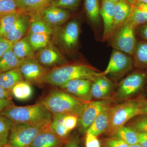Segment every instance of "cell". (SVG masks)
<instances>
[{
    "label": "cell",
    "instance_id": "obj_1",
    "mask_svg": "<svg viewBox=\"0 0 147 147\" xmlns=\"http://www.w3.org/2000/svg\"><path fill=\"white\" fill-rule=\"evenodd\" d=\"M103 75L90 66L74 64L58 67L49 70L41 80V84H47L60 87L71 80L85 79L94 82Z\"/></svg>",
    "mask_w": 147,
    "mask_h": 147
},
{
    "label": "cell",
    "instance_id": "obj_2",
    "mask_svg": "<svg viewBox=\"0 0 147 147\" xmlns=\"http://www.w3.org/2000/svg\"><path fill=\"white\" fill-rule=\"evenodd\" d=\"M13 123H25L34 125L49 126L53 115L41 103L26 106L14 105L6 108L0 114Z\"/></svg>",
    "mask_w": 147,
    "mask_h": 147
},
{
    "label": "cell",
    "instance_id": "obj_3",
    "mask_svg": "<svg viewBox=\"0 0 147 147\" xmlns=\"http://www.w3.org/2000/svg\"><path fill=\"white\" fill-rule=\"evenodd\" d=\"M39 103L53 115H80L87 102L63 90L51 91Z\"/></svg>",
    "mask_w": 147,
    "mask_h": 147
},
{
    "label": "cell",
    "instance_id": "obj_4",
    "mask_svg": "<svg viewBox=\"0 0 147 147\" xmlns=\"http://www.w3.org/2000/svg\"><path fill=\"white\" fill-rule=\"evenodd\" d=\"M142 100H130L112 108L110 125L107 131L111 136L119 127L123 126L134 117L141 115Z\"/></svg>",
    "mask_w": 147,
    "mask_h": 147
},
{
    "label": "cell",
    "instance_id": "obj_5",
    "mask_svg": "<svg viewBox=\"0 0 147 147\" xmlns=\"http://www.w3.org/2000/svg\"><path fill=\"white\" fill-rule=\"evenodd\" d=\"M49 126L13 123L9 132L8 144L11 147H29L35 137Z\"/></svg>",
    "mask_w": 147,
    "mask_h": 147
},
{
    "label": "cell",
    "instance_id": "obj_6",
    "mask_svg": "<svg viewBox=\"0 0 147 147\" xmlns=\"http://www.w3.org/2000/svg\"><path fill=\"white\" fill-rule=\"evenodd\" d=\"M135 28L126 21L110 38L114 49L119 50L129 55H134L137 44Z\"/></svg>",
    "mask_w": 147,
    "mask_h": 147
},
{
    "label": "cell",
    "instance_id": "obj_7",
    "mask_svg": "<svg viewBox=\"0 0 147 147\" xmlns=\"http://www.w3.org/2000/svg\"><path fill=\"white\" fill-rule=\"evenodd\" d=\"M134 64L130 55L114 49L108 66L102 73L105 76L120 78L132 69Z\"/></svg>",
    "mask_w": 147,
    "mask_h": 147
},
{
    "label": "cell",
    "instance_id": "obj_8",
    "mask_svg": "<svg viewBox=\"0 0 147 147\" xmlns=\"http://www.w3.org/2000/svg\"><path fill=\"white\" fill-rule=\"evenodd\" d=\"M146 79V74L141 72H134L127 76L120 83L114 99L119 101L127 100L141 90Z\"/></svg>",
    "mask_w": 147,
    "mask_h": 147
},
{
    "label": "cell",
    "instance_id": "obj_9",
    "mask_svg": "<svg viewBox=\"0 0 147 147\" xmlns=\"http://www.w3.org/2000/svg\"><path fill=\"white\" fill-rule=\"evenodd\" d=\"M113 100L110 98L87 102L79 117L78 124L81 132L87 130L95 119L103 110L110 107Z\"/></svg>",
    "mask_w": 147,
    "mask_h": 147
},
{
    "label": "cell",
    "instance_id": "obj_10",
    "mask_svg": "<svg viewBox=\"0 0 147 147\" xmlns=\"http://www.w3.org/2000/svg\"><path fill=\"white\" fill-rule=\"evenodd\" d=\"M93 82L85 79H77L69 81L59 88L62 90L86 102L92 98L91 88Z\"/></svg>",
    "mask_w": 147,
    "mask_h": 147
},
{
    "label": "cell",
    "instance_id": "obj_11",
    "mask_svg": "<svg viewBox=\"0 0 147 147\" xmlns=\"http://www.w3.org/2000/svg\"><path fill=\"white\" fill-rule=\"evenodd\" d=\"M19 68L26 82L35 84H41L42 78L49 71L35 58L23 61Z\"/></svg>",
    "mask_w": 147,
    "mask_h": 147
},
{
    "label": "cell",
    "instance_id": "obj_12",
    "mask_svg": "<svg viewBox=\"0 0 147 147\" xmlns=\"http://www.w3.org/2000/svg\"><path fill=\"white\" fill-rule=\"evenodd\" d=\"M80 26L78 21L73 20L67 23L59 35L61 45L68 51L74 50L79 42Z\"/></svg>",
    "mask_w": 147,
    "mask_h": 147
},
{
    "label": "cell",
    "instance_id": "obj_13",
    "mask_svg": "<svg viewBox=\"0 0 147 147\" xmlns=\"http://www.w3.org/2000/svg\"><path fill=\"white\" fill-rule=\"evenodd\" d=\"M36 13H38L43 21L52 28L62 25L71 16L69 10L52 6H48Z\"/></svg>",
    "mask_w": 147,
    "mask_h": 147
},
{
    "label": "cell",
    "instance_id": "obj_14",
    "mask_svg": "<svg viewBox=\"0 0 147 147\" xmlns=\"http://www.w3.org/2000/svg\"><path fill=\"white\" fill-rule=\"evenodd\" d=\"M115 3L108 0H102L100 14L103 21V41L109 39L113 33L114 23Z\"/></svg>",
    "mask_w": 147,
    "mask_h": 147
},
{
    "label": "cell",
    "instance_id": "obj_15",
    "mask_svg": "<svg viewBox=\"0 0 147 147\" xmlns=\"http://www.w3.org/2000/svg\"><path fill=\"white\" fill-rule=\"evenodd\" d=\"M38 61L44 67H50L62 62L64 58L59 50L51 43L35 55Z\"/></svg>",
    "mask_w": 147,
    "mask_h": 147
},
{
    "label": "cell",
    "instance_id": "obj_16",
    "mask_svg": "<svg viewBox=\"0 0 147 147\" xmlns=\"http://www.w3.org/2000/svg\"><path fill=\"white\" fill-rule=\"evenodd\" d=\"M30 14L21 13L5 37L12 44L23 38L28 30Z\"/></svg>",
    "mask_w": 147,
    "mask_h": 147
},
{
    "label": "cell",
    "instance_id": "obj_17",
    "mask_svg": "<svg viewBox=\"0 0 147 147\" xmlns=\"http://www.w3.org/2000/svg\"><path fill=\"white\" fill-rule=\"evenodd\" d=\"M113 107L110 106L102 111L95 119L86 132L96 137L107 132L110 125Z\"/></svg>",
    "mask_w": 147,
    "mask_h": 147
},
{
    "label": "cell",
    "instance_id": "obj_18",
    "mask_svg": "<svg viewBox=\"0 0 147 147\" xmlns=\"http://www.w3.org/2000/svg\"><path fill=\"white\" fill-rule=\"evenodd\" d=\"M67 141L57 137L49 128L40 133L29 147H62Z\"/></svg>",
    "mask_w": 147,
    "mask_h": 147
},
{
    "label": "cell",
    "instance_id": "obj_19",
    "mask_svg": "<svg viewBox=\"0 0 147 147\" xmlns=\"http://www.w3.org/2000/svg\"><path fill=\"white\" fill-rule=\"evenodd\" d=\"M113 84L105 75H102L94 82L91 88L92 97L103 100L109 97L113 91Z\"/></svg>",
    "mask_w": 147,
    "mask_h": 147
},
{
    "label": "cell",
    "instance_id": "obj_20",
    "mask_svg": "<svg viewBox=\"0 0 147 147\" xmlns=\"http://www.w3.org/2000/svg\"><path fill=\"white\" fill-rule=\"evenodd\" d=\"M130 9L131 5L127 0H117L115 3L114 26L111 36L126 22Z\"/></svg>",
    "mask_w": 147,
    "mask_h": 147
},
{
    "label": "cell",
    "instance_id": "obj_21",
    "mask_svg": "<svg viewBox=\"0 0 147 147\" xmlns=\"http://www.w3.org/2000/svg\"><path fill=\"white\" fill-rule=\"evenodd\" d=\"M127 21L134 28L147 23V5L137 1L131 5L130 13Z\"/></svg>",
    "mask_w": 147,
    "mask_h": 147
},
{
    "label": "cell",
    "instance_id": "obj_22",
    "mask_svg": "<svg viewBox=\"0 0 147 147\" xmlns=\"http://www.w3.org/2000/svg\"><path fill=\"white\" fill-rule=\"evenodd\" d=\"M21 13H30L38 12L48 6L53 0H15Z\"/></svg>",
    "mask_w": 147,
    "mask_h": 147
},
{
    "label": "cell",
    "instance_id": "obj_23",
    "mask_svg": "<svg viewBox=\"0 0 147 147\" xmlns=\"http://www.w3.org/2000/svg\"><path fill=\"white\" fill-rule=\"evenodd\" d=\"M24 80L19 67L0 73V86L11 92L13 86L18 82Z\"/></svg>",
    "mask_w": 147,
    "mask_h": 147
},
{
    "label": "cell",
    "instance_id": "obj_24",
    "mask_svg": "<svg viewBox=\"0 0 147 147\" xmlns=\"http://www.w3.org/2000/svg\"><path fill=\"white\" fill-rule=\"evenodd\" d=\"M28 34L33 33L46 34L51 35L53 32L52 27L43 21L38 13H30Z\"/></svg>",
    "mask_w": 147,
    "mask_h": 147
},
{
    "label": "cell",
    "instance_id": "obj_25",
    "mask_svg": "<svg viewBox=\"0 0 147 147\" xmlns=\"http://www.w3.org/2000/svg\"><path fill=\"white\" fill-rule=\"evenodd\" d=\"M12 49L16 57L20 60L35 58L34 51L29 43L26 36L13 44Z\"/></svg>",
    "mask_w": 147,
    "mask_h": 147
},
{
    "label": "cell",
    "instance_id": "obj_26",
    "mask_svg": "<svg viewBox=\"0 0 147 147\" xmlns=\"http://www.w3.org/2000/svg\"><path fill=\"white\" fill-rule=\"evenodd\" d=\"M65 115H53V120L49 126V129L60 139L67 141L71 131L68 130L65 124Z\"/></svg>",
    "mask_w": 147,
    "mask_h": 147
},
{
    "label": "cell",
    "instance_id": "obj_27",
    "mask_svg": "<svg viewBox=\"0 0 147 147\" xmlns=\"http://www.w3.org/2000/svg\"><path fill=\"white\" fill-rule=\"evenodd\" d=\"M23 61L19 60L11 48L0 59V73L18 68Z\"/></svg>",
    "mask_w": 147,
    "mask_h": 147
},
{
    "label": "cell",
    "instance_id": "obj_28",
    "mask_svg": "<svg viewBox=\"0 0 147 147\" xmlns=\"http://www.w3.org/2000/svg\"><path fill=\"white\" fill-rule=\"evenodd\" d=\"M112 137L123 140L129 146L138 144L137 132L129 126H121L115 131Z\"/></svg>",
    "mask_w": 147,
    "mask_h": 147
},
{
    "label": "cell",
    "instance_id": "obj_29",
    "mask_svg": "<svg viewBox=\"0 0 147 147\" xmlns=\"http://www.w3.org/2000/svg\"><path fill=\"white\" fill-rule=\"evenodd\" d=\"M11 93L12 96L17 100H25L31 97L33 90L30 83L23 80L13 86Z\"/></svg>",
    "mask_w": 147,
    "mask_h": 147
},
{
    "label": "cell",
    "instance_id": "obj_30",
    "mask_svg": "<svg viewBox=\"0 0 147 147\" xmlns=\"http://www.w3.org/2000/svg\"><path fill=\"white\" fill-rule=\"evenodd\" d=\"M84 7L87 16L91 22L94 24H98L100 18L99 0H85Z\"/></svg>",
    "mask_w": 147,
    "mask_h": 147
},
{
    "label": "cell",
    "instance_id": "obj_31",
    "mask_svg": "<svg viewBox=\"0 0 147 147\" xmlns=\"http://www.w3.org/2000/svg\"><path fill=\"white\" fill-rule=\"evenodd\" d=\"M50 36L46 34H28L26 37L35 52L43 49L49 44Z\"/></svg>",
    "mask_w": 147,
    "mask_h": 147
},
{
    "label": "cell",
    "instance_id": "obj_32",
    "mask_svg": "<svg viewBox=\"0 0 147 147\" xmlns=\"http://www.w3.org/2000/svg\"><path fill=\"white\" fill-rule=\"evenodd\" d=\"M21 13H9L0 17V37L5 38Z\"/></svg>",
    "mask_w": 147,
    "mask_h": 147
},
{
    "label": "cell",
    "instance_id": "obj_33",
    "mask_svg": "<svg viewBox=\"0 0 147 147\" xmlns=\"http://www.w3.org/2000/svg\"><path fill=\"white\" fill-rule=\"evenodd\" d=\"M134 63L137 66L147 67V42H142L137 44L134 54Z\"/></svg>",
    "mask_w": 147,
    "mask_h": 147
},
{
    "label": "cell",
    "instance_id": "obj_34",
    "mask_svg": "<svg viewBox=\"0 0 147 147\" xmlns=\"http://www.w3.org/2000/svg\"><path fill=\"white\" fill-rule=\"evenodd\" d=\"M13 123L10 119L0 115V145L8 144L9 132Z\"/></svg>",
    "mask_w": 147,
    "mask_h": 147
},
{
    "label": "cell",
    "instance_id": "obj_35",
    "mask_svg": "<svg viewBox=\"0 0 147 147\" xmlns=\"http://www.w3.org/2000/svg\"><path fill=\"white\" fill-rule=\"evenodd\" d=\"M81 0H53L49 6L66 10H75L79 7Z\"/></svg>",
    "mask_w": 147,
    "mask_h": 147
},
{
    "label": "cell",
    "instance_id": "obj_36",
    "mask_svg": "<svg viewBox=\"0 0 147 147\" xmlns=\"http://www.w3.org/2000/svg\"><path fill=\"white\" fill-rule=\"evenodd\" d=\"M14 12L21 13L15 0H0V17Z\"/></svg>",
    "mask_w": 147,
    "mask_h": 147
},
{
    "label": "cell",
    "instance_id": "obj_37",
    "mask_svg": "<svg viewBox=\"0 0 147 147\" xmlns=\"http://www.w3.org/2000/svg\"><path fill=\"white\" fill-rule=\"evenodd\" d=\"M129 126L137 131L147 132V116L141 117L135 119L129 124Z\"/></svg>",
    "mask_w": 147,
    "mask_h": 147
},
{
    "label": "cell",
    "instance_id": "obj_38",
    "mask_svg": "<svg viewBox=\"0 0 147 147\" xmlns=\"http://www.w3.org/2000/svg\"><path fill=\"white\" fill-rule=\"evenodd\" d=\"M102 144L105 147H129V145L123 140L112 137L103 139Z\"/></svg>",
    "mask_w": 147,
    "mask_h": 147
},
{
    "label": "cell",
    "instance_id": "obj_39",
    "mask_svg": "<svg viewBox=\"0 0 147 147\" xmlns=\"http://www.w3.org/2000/svg\"><path fill=\"white\" fill-rule=\"evenodd\" d=\"M79 116L75 115H65L64 118L65 124L69 131H71L78 124Z\"/></svg>",
    "mask_w": 147,
    "mask_h": 147
},
{
    "label": "cell",
    "instance_id": "obj_40",
    "mask_svg": "<svg viewBox=\"0 0 147 147\" xmlns=\"http://www.w3.org/2000/svg\"><path fill=\"white\" fill-rule=\"evenodd\" d=\"M86 133V147H100V142L96 137L88 132Z\"/></svg>",
    "mask_w": 147,
    "mask_h": 147
},
{
    "label": "cell",
    "instance_id": "obj_41",
    "mask_svg": "<svg viewBox=\"0 0 147 147\" xmlns=\"http://www.w3.org/2000/svg\"><path fill=\"white\" fill-rule=\"evenodd\" d=\"M13 45L8 40L0 37V59L7 51L12 48Z\"/></svg>",
    "mask_w": 147,
    "mask_h": 147
},
{
    "label": "cell",
    "instance_id": "obj_42",
    "mask_svg": "<svg viewBox=\"0 0 147 147\" xmlns=\"http://www.w3.org/2000/svg\"><path fill=\"white\" fill-rule=\"evenodd\" d=\"M138 144L142 147H147V132L137 131Z\"/></svg>",
    "mask_w": 147,
    "mask_h": 147
},
{
    "label": "cell",
    "instance_id": "obj_43",
    "mask_svg": "<svg viewBox=\"0 0 147 147\" xmlns=\"http://www.w3.org/2000/svg\"><path fill=\"white\" fill-rule=\"evenodd\" d=\"M65 145V147H80L79 139L76 136H73L71 138H69Z\"/></svg>",
    "mask_w": 147,
    "mask_h": 147
},
{
    "label": "cell",
    "instance_id": "obj_44",
    "mask_svg": "<svg viewBox=\"0 0 147 147\" xmlns=\"http://www.w3.org/2000/svg\"><path fill=\"white\" fill-rule=\"evenodd\" d=\"M14 105L11 99H0V114L8 106Z\"/></svg>",
    "mask_w": 147,
    "mask_h": 147
},
{
    "label": "cell",
    "instance_id": "obj_45",
    "mask_svg": "<svg viewBox=\"0 0 147 147\" xmlns=\"http://www.w3.org/2000/svg\"><path fill=\"white\" fill-rule=\"evenodd\" d=\"M138 32L140 36L147 40V23L137 27Z\"/></svg>",
    "mask_w": 147,
    "mask_h": 147
},
{
    "label": "cell",
    "instance_id": "obj_46",
    "mask_svg": "<svg viewBox=\"0 0 147 147\" xmlns=\"http://www.w3.org/2000/svg\"><path fill=\"white\" fill-rule=\"evenodd\" d=\"M11 92L8 91L0 86V99H11Z\"/></svg>",
    "mask_w": 147,
    "mask_h": 147
},
{
    "label": "cell",
    "instance_id": "obj_47",
    "mask_svg": "<svg viewBox=\"0 0 147 147\" xmlns=\"http://www.w3.org/2000/svg\"><path fill=\"white\" fill-rule=\"evenodd\" d=\"M141 115H147V100H142L141 109Z\"/></svg>",
    "mask_w": 147,
    "mask_h": 147
},
{
    "label": "cell",
    "instance_id": "obj_48",
    "mask_svg": "<svg viewBox=\"0 0 147 147\" xmlns=\"http://www.w3.org/2000/svg\"><path fill=\"white\" fill-rule=\"evenodd\" d=\"M127 1L130 4V5H131L135 4L137 2L138 0H127Z\"/></svg>",
    "mask_w": 147,
    "mask_h": 147
},
{
    "label": "cell",
    "instance_id": "obj_49",
    "mask_svg": "<svg viewBox=\"0 0 147 147\" xmlns=\"http://www.w3.org/2000/svg\"><path fill=\"white\" fill-rule=\"evenodd\" d=\"M129 147H142L140 145H139V144H134L133 145H131L129 146Z\"/></svg>",
    "mask_w": 147,
    "mask_h": 147
},
{
    "label": "cell",
    "instance_id": "obj_50",
    "mask_svg": "<svg viewBox=\"0 0 147 147\" xmlns=\"http://www.w3.org/2000/svg\"><path fill=\"white\" fill-rule=\"evenodd\" d=\"M0 147H11L9 144H7L4 145H0Z\"/></svg>",
    "mask_w": 147,
    "mask_h": 147
},
{
    "label": "cell",
    "instance_id": "obj_51",
    "mask_svg": "<svg viewBox=\"0 0 147 147\" xmlns=\"http://www.w3.org/2000/svg\"><path fill=\"white\" fill-rule=\"evenodd\" d=\"M137 1H139L140 2L144 3L147 5V0H138Z\"/></svg>",
    "mask_w": 147,
    "mask_h": 147
},
{
    "label": "cell",
    "instance_id": "obj_52",
    "mask_svg": "<svg viewBox=\"0 0 147 147\" xmlns=\"http://www.w3.org/2000/svg\"><path fill=\"white\" fill-rule=\"evenodd\" d=\"M108 1H110L113 2L115 3L117 0H108Z\"/></svg>",
    "mask_w": 147,
    "mask_h": 147
}]
</instances>
